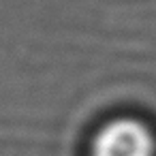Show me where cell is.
Returning <instances> with one entry per match:
<instances>
[{
  "label": "cell",
  "mask_w": 156,
  "mask_h": 156,
  "mask_svg": "<svg viewBox=\"0 0 156 156\" xmlns=\"http://www.w3.org/2000/svg\"><path fill=\"white\" fill-rule=\"evenodd\" d=\"M92 156H156V139L143 122L115 118L96 133Z\"/></svg>",
  "instance_id": "cell-1"
}]
</instances>
